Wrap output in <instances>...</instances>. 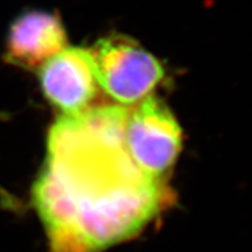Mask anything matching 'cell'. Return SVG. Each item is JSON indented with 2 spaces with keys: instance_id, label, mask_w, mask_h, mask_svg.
Segmentation results:
<instances>
[{
  "instance_id": "6da1fadb",
  "label": "cell",
  "mask_w": 252,
  "mask_h": 252,
  "mask_svg": "<svg viewBox=\"0 0 252 252\" xmlns=\"http://www.w3.org/2000/svg\"><path fill=\"white\" fill-rule=\"evenodd\" d=\"M128 111L88 108L61 116L49 130L32 187L48 252H102L140 234L171 204L165 181L145 174L128 152Z\"/></svg>"
},
{
  "instance_id": "7a4b0ae2",
  "label": "cell",
  "mask_w": 252,
  "mask_h": 252,
  "mask_svg": "<svg viewBox=\"0 0 252 252\" xmlns=\"http://www.w3.org/2000/svg\"><path fill=\"white\" fill-rule=\"evenodd\" d=\"M91 50L99 87L122 105L149 97L165 74L160 62L130 37L106 36Z\"/></svg>"
},
{
  "instance_id": "3957f363",
  "label": "cell",
  "mask_w": 252,
  "mask_h": 252,
  "mask_svg": "<svg viewBox=\"0 0 252 252\" xmlns=\"http://www.w3.org/2000/svg\"><path fill=\"white\" fill-rule=\"evenodd\" d=\"M126 145L133 161L151 178L165 181L181 149V128L168 108L156 97H146L130 109Z\"/></svg>"
},
{
  "instance_id": "277c9868",
  "label": "cell",
  "mask_w": 252,
  "mask_h": 252,
  "mask_svg": "<svg viewBox=\"0 0 252 252\" xmlns=\"http://www.w3.org/2000/svg\"><path fill=\"white\" fill-rule=\"evenodd\" d=\"M39 77L45 96L64 115L89 108L99 87L93 50L78 47H65L50 58Z\"/></svg>"
},
{
  "instance_id": "5b68a950",
  "label": "cell",
  "mask_w": 252,
  "mask_h": 252,
  "mask_svg": "<svg viewBox=\"0 0 252 252\" xmlns=\"http://www.w3.org/2000/svg\"><path fill=\"white\" fill-rule=\"evenodd\" d=\"M67 35L54 13L31 11L20 15L9 28L5 59L25 69L41 67L65 48Z\"/></svg>"
}]
</instances>
